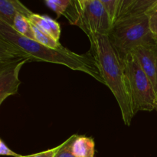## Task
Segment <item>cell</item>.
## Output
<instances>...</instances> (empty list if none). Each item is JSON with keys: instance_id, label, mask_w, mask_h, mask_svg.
Here are the masks:
<instances>
[{"instance_id": "cell-1", "label": "cell", "mask_w": 157, "mask_h": 157, "mask_svg": "<svg viewBox=\"0 0 157 157\" xmlns=\"http://www.w3.org/2000/svg\"><path fill=\"white\" fill-rule=\"evenodd\" d=\"M0 53L28 59L29 62H47L61 64L73 71L84 72L104 84L94 58L87 52L75 53L61 46L52 48L22 36L12 26L0 20Z\"/></svg>"}, {"instance_id": "cell-2", "label": "cell", "mask_w": 157, "mask_h": 157, "mask_svg": "<svg viewBox=\"0 0 157 157\" xmlns=\"http://www.w3.org/2000/svg\"><path fill=\"white\" fill-rule=\"evenodd\" d=\"M88 39L90 52L96 61L104 84L116 98L124 124L130 127L135 113L124 64L110 44L108 35H91L88 36Z\"/></svg>"}, {"instance_id": "cell-3", "label": "cell", "mask_w": 157, "mask_h": 157, "mask_svg": "<svg viewBox=\"0 0 157 157\" xmlns=\"http://www.w3.org/2000/svg\"><path fill=\"white\" fill-rule=\"evenodd\" d=\"M108 38L122 63L139 46L155 38L150 30L147 15L117 21L112 27Z\"/></svg>"}, {"instance_id": "cell-4", "label": "cell", "mask_w": 157, "mask_h": 157, "mask_svg": "<svg viewBox=\"0 0 157 157\" xmlns=\"http://www.w3.org/2000/svg\"><path fill=\"white\" fill-rule=\"evenodd\" d=\"M123 64L135 114L156 110L157 94L134 55H130Z\"/></svg>"}, {"instance_id": "cell-5", "label": "cell", "mask_w": 157, "mask_h": 157, "mask_svg": "<svg viewBox=\"0 0 157 157\" xmlns=\"http://www.w3.org/2000/svg\"><path fill=\"white\" fill-rule=\"evenodd\" d=\"M75 2L77 11L75 25L87 37L97 34L109 35L112 25L101 0H77Z\"/></svg>"}, {"instance_id": "cell-6", "label": "cell", "mask_w": 157, "mask_h": 157, "mask_svg": "<svg viewBox=\"0 0 157 157\" xmlns=\"http://www.w3.org/2000/svg\"><path fill=\"white\" fill-rule=\"evenodd\" d=\"M28 59L0 53V104L18 93L20 82L18 74Z\"/></svg>"}, {"instance_id": "cell-7", "label": "cell", "mask_w": 157, "mask_h": 157, "mask_svg": "<svg viewBox=\"0 0 157 157\" xmlns=\"http://www.w3.org/2000/svg\"><path fill=\"white\" fill-rule=\"evenodd\" d=\"M133 54L151 81L157 94V39L154 38L139 46Z\"/></svg>"}, {"instance_id": "cell-8", "label": "cell", "mask_w": 157, "mask_h": 157, "mask_svg": "<svg viewBox=\"0 0 157 157\" xmlns=\"http://www.w3.org/2000/svg\"><path fill=\"white\" fill-rule=\"evenodd\" d=\"M156 2L157 0H121L116 22L130 17L147 15Z\"/></svg>"}, {"instance_id": "cell-9", "label": "cell", "mask_w": 157, "mask_h": 157, "mask_svg": "<svg viewBox=\"0 0 157 157\" xmlns=\"http://www.w3.org/2000/svg\"><path fill=\"white\" fill-rule=\"evenodd\" d=\"M33 13L18 0H0V20L10 26L13 25L17 14H21L29 18Z\"/></svg>"}, {"instance_id": "cell-10", "label": "cell", "mask_w": 157, "mask_h": 157, "mask_svg": "<svg viewBox=\"0 0 157 157\" xmlns=\"http://www.w3.org/2000/svg\"><path fill=\"white\" fill-rule=\"evenodd\" d=\"M72 152L75 157H94L95 143L93 138L78 136L72 144Z\"/></svg>"}, {"instance_id": "cell-11", "label": "cell", "mask_w": 157, "mask_h": 157, "mask_svg": "<svg viewBox=\"0 0 157 157\" xmlns=\"http://www.w3.org/2000/svg\"><path fill=\"white\" fill-rule=\"evenodd\" d=\"M12 27L15 32L22 36L35 40L32 24L27 17L24 16L21 14H17L15 17L13 25Z\"/></svg>"}, {"instance_id": "cell-12", "label": "cell", "mask_w": 157, "mask_h": 157, "mask_svg": "<svg viewBox=\"0 0 157 157\" xmlns=\"http://www.w3.org/2000/svg\"><path fill=\"white\" fill-rule=\"evenodd\" d=\"M32 29H33L34 35H35V40L38 42L48 46V47L52 48H59L62 46L60 44L59 41H56L53 37H52L48 34L40 30L33 24H32Z\"/></svg>"}, {"instance_id": "cell-13", "label": "cell", "mask_w": 157, "mask_h": 157, "mask_svg": "<svg viewBox=\"0 0 157 157\" xmlns=\"http://www.w3.org/2000/svg\"><path fill=\"white\" fill-rule=\"evenodd\" d=\"M45 4L49 9L57 14L59 18L61 15L65 17L68 12L69 8L72 4V0H46Z\"/></svg>"}, {"instance_id": "cell-14", "label": "cell", "mask_w": 157, "mask_h": 157, "mask_svg": "<svg viewBox=\"0 0 157 157\" xmlns=\"http://www.w3.org/2000/svg\"><path fill=\"white\" fill-rule=\"evenodd\" d=\"M101 2L104 5V9L107 12L111 25L113 27L117 18L121 0H101Z\"/></svg>"}, {"instance_id": "cell-15", "label": "cell", "mask_w": 157, "mask_h": 157, "mask_svg": "<svg viewBox=\"0 0 157 157\" xmlns=\"http://www.w3.org/2000/svg\"><path fill=\"white\" fill-rule=\"evenodd\" d=\"M77 136V134L72 135L64 143L60 144L59 149L54 157H75L72 152V144Z\"/></svg>"}, {"instance_id": "cell-16", "label": "cell", "mask_w": 157, "mask_h": 157, "mask_svg": "<svg viewBox=\"0 0 157 157\" xmlns=\"http://www.w3.org/2000/svg\"><path fill=\"white\" fill-rule=\"evenodd\" d=\"M29 19L38 29H39L40 30L48 34V35H50L52 36V35H51L50 26H49L48 22L47 19L45 18L44 15H38V14L33 13L29 17Z\"/></svg>"}, {"instance_id": "cell-17", "label": "cell", "mask_w": 157, "mask_h": 157, "mask_svg": "<svg viewBox=\"0 0 157 157\" xmlns=\"http://www.w3.org/2000/svg\"><path fill=\"white\" fill-rule=\"evenodd\" d=\"M149 20V27L156 39H157V2L147 13Z\"/></svg>"}, {"instance_id": "cell-18", "label": "cell", "mask_w": 157, "mask_h": 157, "mask_svg": "<svg viewBox=\"0 0 157 157\" xmlns=\"http://www.w3.org/2000/svg\"><path fill=\"white\" fill-rule=\"evenodd\" d=\"M44 17L47 19L49 26H50L51 35L56 41H59L60 35H61V28H60L59 24L55 20H54L53 18L48 16V15H44Z\"/></svg>"}, {"instance_id": "cell-19", "label": "cell", "mask_w": 157, "mask_h": 157, "mask_svg": "<svg viewBox=\"0 0 157 157\" xmlns=\"http://www.w3.org/2000/svg\"><path fill=\"white\" fill-rule=\"evenodd\" d=\"M59 147L60 145L56 147H54V148L52 149H50V150H45V151L43 152H40V153H35V154L28 155V156H21V155H19V156L17 157H54L55 155L56 154L57 152H58Z\"/></svg>"}, {"instance_id": "cell-20", "label": "cell", "mask_w": 157, "mask_h": 157, "mask_svg": "<svg viewBox=\"0 0 157 157\" xmlns=\"http://www.w3.org/2000/svg\"><path fill=\"white\" fill-rule=\"evenodd\" d=\"M0 154L2 156H9L12 157H17L19 156V154L10 150L2 140H0Z\"/></svg>"}, {"instance_id": "cell-21", "label": "cell", "mask_w": 157, "mask_h": 157, "mask_svg": "<svg viewBox=\"0 0 157 157\" xmlns=\"http://www.w3.org/2000/svg\"><path fill=\"white\" fill-rule=\"evenodd\" d=\"M156 111H157V107H156Z\"/></svg>"}]
</instances>
